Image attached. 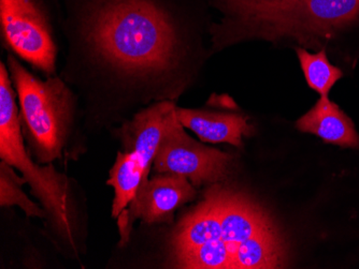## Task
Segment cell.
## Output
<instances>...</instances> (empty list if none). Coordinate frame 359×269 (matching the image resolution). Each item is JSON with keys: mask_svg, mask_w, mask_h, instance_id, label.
<instances>
[{"mask_svg": "<svg viewBox=\"0 0 359 269\" xmlns=\"http://www.w3.org/2000/svg\"><path fill=\"white\" fill-rule=\"evenodd\" d=\"M57 0H0L3 46L46 78L56 75Z\"/></svg>", "mask_w": 359, "mask_h": 269, "instance_id": "obj_7", "label": "cell"}, {"mask_svg": "<svg viewBox=\"0 0 359 269\" xmlns=\"http://www.w3.org/2000/svg\"><path fill=\"white\" fill-rule=\"evenodd\" d=\"M177 110L175 102L159 100L142 108L118 131L124 152H118L110 170L109 186L114 189L112 217L118 219L122 244H126V219L149 182V173L164 136L167 124Z\"/></svg>", "mask_w": 359, "mask_h": 269, "instance_id": "obj_6", "label": "cell"}, {"mask_svg": "<svg viewBox=\"0 0 359 269\" xmlns=\"http://www.w3.org/2000/svg\"><path fill=\"white\" fill-rule=\"evenodd\" d=\"M297 128L318 136L326 143L359 147V136L352 120L328 97H320L316 106L298 119Z\"/></svg>", "mask_w": 359, "mask_h": 269, "instance_id": "obj_11", "label": "cell"}, {"mask_svg": "<svg viewBox=\"0 0 359 269\" xmlns=\"http://www.w3.org/2000/svg\"><path fill=\"white\" fill-rule=\"evenodd\" d=\"M69 43L65 81L90 115L165 100L183 83L185 33L207 21L205 0H57Z\"/></svg>", "mask_w": 359, "mask_h": 269, "instance_id": "obj_1", "label": "cell"}, {"mask_svg": "<svg viewBox=\"0 0 359 269\" xmlns=\"http://www.w3.org/2000/svg\"><path fill=\"white\" fill-rule=\"evenodd\" d=\"M19 100L7 64H0V158L23 174L41 202L54 230L74 250V215L67 176L53 164L40 166L30 159L22 138Z\"/></svg>", "mask_w": 359, "mask_h": 269, "instance_id": "obj_5", "label": "cell"}, {"mask_svg": "<svg viewBox=\"0 0 359 269\" xmlns=\"http://www.w3.org/2000/svg\"><path fill=\"white\" fill-rule=\"evenodd\" d=\"M173 265L187 269H271L284 249L269 217L253 200L213 184L180 222L171 240Z\"/></svg>", "mask_w": 359, "mask_h": 269, "instance_id": "obj_2", "label": "cell"}, {"mask_svg": "<svg viewBox=\"0 0 359 269\" xmlns=\"http://www.w3.org/2000/svg\"><path fill=\"white\" fill-rule=\"evenodd\" d=\"M221 20L210 25L212 52L252 39L313 46L359 17V0H209Z\"/></svg>", "mask_w": 359, "mask_h": 269, "instance_id": "obj_3", "label": "cell"}, {"mask_svg": "<svg viewBox=\"0 0 359 269\" xmlns=\"http://www.w3.org/2000/svg\"><path fill=\"white\" fill-rule=\"evenodd\" d=\"M231 161V154L205 147L187 136L175 110L167 124L153 164L159 174L184 176L194 186L199 187L226 178Z\"/></svg>", "mask_w": 359, "mask_h": 269, "instance_id": "obj_8", "label": "cell"}, {"mask_svg": "<svg viewBox=\"0 0 359 269\" xmlns=\"http://www.w3.org/2000/svg\"><path fill=\"white\" fill-rule=\"evenodd\" d=\"M177 118L208 143H228L242 147V138L253 133V126L244 114L233 110L177 108Z\"/></svg>", "mask_w": 359, "mask_h": 269, "instance_id": "obj_10", "label": "cell"}, {"mask_svg": "<svg viewBox=\"0 0 359 269\" xmlns=\"http://www.w3.org/2000/svg\"><path fill=\"white\" fill-rule=\"evenodd\" d=\"M296 52L308 85L320 97H328L334 84L344 76L342 71L330 64L325 50L318 53H310L304 49Z\"/></svg>", "mask_w": 359, "mask_h": 269, "instance_id": "obj_12", "label": "cell"}, {"mask_svg": "<svg viewBox=\"0 0 359 269\" xmlns=\"http://www.w3.org/2000/svg\"><path fill=\"white\" fill-rule=\"evenodd\" d=\"M7 67L19 100L23 133L41 163L60 159L76 131L79 99L67 82L54 75L42 80L8 52Z\"/></svg>", "mask_w": 359, "mask_h": 269, "instance_id": "obj_4", "label": "cell"}, {"mask_svg": "<svg viewBox=\"0 0 359 269\" xmlns=\"http://www.w3.org/2000/svg\"><path fill=\"white\" fill-rule=\"evenodd\" d=\"M25 178L20 177L7 162L1 160L0 163V206L10 208L19 206L28 217L46 218V210H40L39 206L27 198L22 186L25 184Z\"/></svg>", "mask_w": 359, "mask_h": 269, "instance_id": "obj_13", "label": "cell"}, {"mask_svg": "<svg viewBox=\"0 0 359 269\" xmlns=\"http://www.w3.org/2000/svg\"><path fill=\"white\" fill-rule=\"evenodd\" d=\"M195 196L193 184L184 176L161 174L149 180L127 214V242L136 219L148 224L170 222L175 210L193 201Z\"/></svg>", "mask_w": 359, "mask_h": 269, "instance_id": "obj_9", "label": "cell"}]
</instances>
